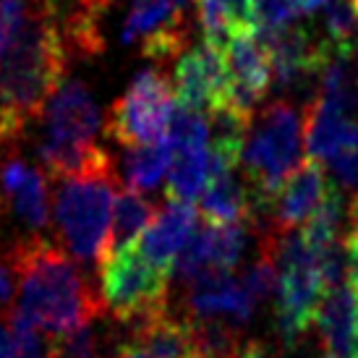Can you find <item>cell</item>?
<instances>
[{"label":"cell","instance_id":"d6a6232c","mask_svg":"<svg viewBox=\"0 0 358 358\" xmlns=\"http://www.w3.org/2000/svg\"><path fill=\"white\" fill-rule=\"evenodd\" d=\"M356 76H358V55H356Z\"/></svg>","mask_w":358,"mask_h":358},{"label":"cell","instance_id":"7c38bea8","mask_svg":"<svg viewBox=\"0 0 358 358\" xmlns=\"http://www.w3.org/2000/svg\"><path fill=\"white\" fill-rule=\"evenodd\" d=\"M327 189L329 186L322 159H303L299 168L285 178L282 189L278 191V196L269 207L275 233H290L299 225H306L308 217L324 201Z\"/></svg>","mask_w":358,"mask_h":358},{"label":"cell","instance_id":"5bb4252c","mask_svg":"<svg viewBox=\"0 0 358 358\" xmlns=\"http://www.w3.org/2000/svg\"><path fill=\"white\" fill-rule=\"evenodd\" d=\"M194 233H196V209L189 201L170 199L155 215L136 246L155 267L173 275V267L183 249L189 246V241L194 238Z\"/></svg>","mask_w":358,"mask_h":358},{"label":"cell","instance_id":"5b68a950","mask_svg":"<svg viewBox=\"0 0 358 358\" xmlns=\"http://www.w3.org/2000/svg\"><path fill=\"white\" fill-rule=\"evenodd\" d=\"M278 264V293H275V329L280 340L293 348L317 319V308L327 293L319 259L299 233H272L264 241Z\"/></svg>","mask_w":358,"mask_h":358},{"label":"cell","instance_id":"e0dca14e","mask_svg":"<svg viewBox=\"0 0 358 358\" xmlns=\"http://www.w3.org/2000/svg\"><path fill=\"white\" fill-rule=\"evenodd\" d=\"M254 199L238 168H209V183L201 191V215L215 225L249 222Z\"/></svg>","mask_w":358,"mask_h":358},{"label":"cell","instance_id":"3957f363","mask_svg":"<svg viewBox=\"0 0 358 358\" xmlns=\"http://www.w3.org/2000/svg\"><path fill=\"white\" fill-rule=\"evenodd\" d=\"M115 170H94L84 176L55 180L52 217L60 249L76 264L102 267L113 243V209H115Z\"/></svg>","mask_w":358,"mask_h":358},{"label":"cell","instance_id":"2e32d148","mask_svg":"<svg viewBox=\"0 0 358 358\" xmlns=\"http://www.w3.org/2000/svg\"><path fill=\"white\" fill-rule=\"evenodd\" d=\"M314 324L324 345V358H358V299L350 285L324 293Z\"/></svg>","mask_w":358,"mask_h":358},{"label":"cell","instance_id":"9c48e42d","mask_svg":"<svg viewBox=\"0 0 358 358\" xmlns=\"http://www.w3.org/2000/svg\"><path fill=\"white\" fill-rule=\"evenodd\" d=\"M222 55L228 69V102L254 115L272 90V63L267 45L262 42L257 29H246L233 34L222 45Z\"/></svg>","mask_w":358,"mask_h":358},{"label":"cell","instance_id":"484cf974","mask_svg":"<svg viewBox=\"0 0 358 358\" xmlns=\"http://www.w3.org/2000/svg\"><path fill=\"white\" fill-rule=\"evenodd\" d=\"M52 350L60 358H100V338H97L94 322L73 329L63 338H55L52 340Z\"/></svg>","mask_w":358,"mask_h":358},{"label":"cell","instance_id":"f546056e","mask_svg":"<svg viewBox=\"0 0 358 358\" xmlns=\"http://www.w3.org/2000/svg\"><path fill=\"white\" fill-rule=\"evenodd\" d=\"M0 358H19L13 335H10V329L3 327V324H0Z\"/></svg>","mask_w":358,"mask_h":358},{"label":"cell","instance_id":"8992f818","mask_svg":"<svg viewBox=\"0 0 358 358\" xmlns=\"http://www.w3.org/2000/svg\"><path fill=\"white\" fill-rule=\"evenodd\" d=\"M168 272L155 267L139 246L113 251L100 267L105 311L120 322L139 324L168 308Z\"/></svg>","mask_w":358,"mask_h":358},{"label":"cell","instance_id":"1f68e13d","mask_svg":"<svg viewBox=\"0 0 358 358\" xmlns=\"http://www.w3.org/2000/svg\"><path fill=\"white\" fill-rule=\"evenodd\" d=\"M296 3V10L299 13H314V10L324 8L329 0H293Z\"/></svg>","mask_w":358,"mask_h":358},{"label":"cell","instance_id":"277c9868","mask_svg":"<svg viewBox=\"0 0 358 358\" xmlns=\"http://www.w3.org/2000/svg\"><path fill=\"white\" fill-rule=\"evenodd\" d=\"M303 120L288 102H272L262 110L257 126L241 152L243 178L249 183L254 209H269L282 183L301 159Z\"/></svg>","mask_w":358,"mask_h":358},{"label":"cell","instance_id":"30bf717a","mask_svg":"<svg viewBox=\"0 0 358 358\" xmlns=\"http://www.w3.org/2000/svg\"><path fill=\"white\" fill-rule=\"evenodd\" d=\"M176 100L180 108L204 115L230 100L228 69L220 45L204 40L180 55L176 66Z\"/></svg>","mask_w":358,"mask_h":358},{"label":"cell","instance_id":"d6986e66","mask_svg":"<svg viewBox=\"0 0 358 358\" xmlns=\"http://www.w3.org/2000/svg\"><path fill=\"white\" fill-rule=\"evenodd\" d=\"M170 162H173V147L168 139L157 144L131 147L123 162V178H126L129 191H136V194L155 191L168 176Z\"/></svg>","mask_w":358,"mask_h":358},{"label":"cell","instance_id":"8fae6325","mask_svg":"<svg viewBox=\"0 0 358 358\" xmlns=\"http://www.w3.org/2000/svg\"><path fill=\"white\" fill-rule=\"evenodd\" d=\"M246 243H249L246 222H236V225L209 222L194 233V238L176 262L173 275L183 285H191L215 272H233L246 251Z\"/></svg>","mask_w":358,"mask_h":358},{"label":"cell","instance_id":"603a6c76","mask_svg":"<svg viewBox=\"0 0 358 358\" xmlns=\"http://www.w3.org/2000/svg\"><path fill=\"white\" fill-rule=\"evenodd\" d=\"M324 42L338 55L350 58L358 40V0H329L324 6Z\"/></svg>","mask_w":358,"mask_h":358},{"label":"cell","instance_id":"ac0fdd59","mask_svg":"<svg viewBox=\"0 0 358 358\" xmlns=\"http://www.w3.org/2000/svg\"><path fill=\"white\" fill-rule=\"evenodd\" d=\"M196 13L204 40L220 48L233 34L254 29V0H196Z\"/></svg>","mask_w":358,"mask_h":358},{"label":"cell","instance_id":"44dd1931","mask_svg":"<svg viewBox=\"0 0 358 358\" xmlns=\"http://www.w3.org/2000/svg\"><path fill=\"white\" fill-rule=\"evenodd\" d=\"M155 220V207L136 191H120L115 196V209H113V243L110 254L120 249L136 246L144 230L150 228ZM108 262V259H105Z\"/></svg>","mask_w":358,"mask_h":358},{"label":"cell","instance_id":"f1b7e54d","mask_svg":"<svg viewBox=\"0 0 358 358\" xmlns=\"http://www.w3.org/2000/svg\"><path fill=\"white\" fill-rule=\"evenodd\" d=\"M113 358H152V356H150V350L144 348V343H141L136 335H131L129 340H123L118 348H115Z\"/></svg>","mask_w":358,"mask_h":358},{"label":"cell","instance_id":"4dcf8cb0","mask_svg":"<svg viewBox=\"0 0 358 358\" xmlns=\"http://www.w3.org/2000/svg\"><path fill=\"white\" fill-rule=\"evenodd\" d=\"M238 358H275V356H272L262 343H246V345L241 348Z\"/></svg>","mask_w":358,"mask_h":358},{"label":"cell","instance_id":"83f0119b","mask_svg":"<svg viewBox=\"0 0 358 358\" xmlns=\"http://www.w3.org/2000/svg\"><path fill=\"white\" fill-rule=\"evenodd\" d=\"M345 267H348V285L353 288V293H358V220L350 222V230L345 241Z\"/></svg>","mask_w":358,"mask_h":358},{"label":"cell","instance_id":"cb8c5ba5","mask_svg":"<svg viewBox=\"0 0 358 358\" xmlns=\"http://www.w3.org/2000/svg\"><path fill=\"white\" fill-rule=\"evenodd\" d=\"M241 285L246 288V293H249L251 301H254L257 306L262 303V301H267L269 296L278 293V264H275L272 251L264 249V254L243 272Z\"/></svg>","mask_w":358,"mask_h":358},{"label":"cell","instance_id":"ffe728a7","mask_svg":"<svg viewBox=\"0 0 358 358\" xmlns=\"http://www.w3.org/2000/svg\"><path fill=\"white\" fill-rule=\"evenodd\" d=\"M209 183V147L173 150L168 170V196L176 201H194Z\"/></svg>","mask_w":358,"mask_h":358},{"label":"cell","instance_id":"9a60e30c","mask_svg":"<svg viewBox=\"0 0 358 358\" xmlns=\"http://www.w3.org/2000/svg\"><path fill=\"white\" fill-rule=\"evenodd\" d=\"M257 303L230 272H215L189 285V319H222L243 324L254 317Z\"/></svg>","mask_w":358,"mask_h":358},{"label":"cell","instance_id":"7402d4cb","mask_svg":"<svg viewBox=\"0 0 358 358\" xmlns=\"http://www.w3.org/2000/svg\"><path fill=\"white\" fill-rule=\"evenodd\" d=\"M196 358H238L241 345L236 324L222 319H189Z\"/></svg>","mask_w":358,"mask_h":358},{"label":"cell","instance_id":"6da1fadb","mask_svg":"<svg viewBox=\"0 0 358 358\" xmlns=\"http://www.w3.org/2000/svg\"><path fill=\"white\" fill-rule=\"evenodd\" d=\"M8 259L19 288L13 308L37 329L63 338L105 314L100 290L84 280L79 264L66 251L42 236L13 241Z\"/></svg>","mask_w":358,"mask_h":358},{"label":"cell","instance_id":"7a4b0ae2","mask_svg":"<svg viewBox=\"0 0 358 358\" xmlns=\"http://www.w3.org/2000/svg\"><path fill=\"white\" fill-rule=\"evenodd\" d=\"M42 136L37 159L50 178L84 176L113 168L110 155L97 144L100 115L81 81H63L40 113Z\"/></svg>","mask_w":358,"mask_h":358},{"label":"cell","instance_id":"52a82bcc","mask_svg":"<svg viewBox=\"0 0 358 358\" xmlns=\"http://www.w3.org/2000/svg\"><path fill=\"white\" fill-rule=\"evenodd\" d=\"M176 108L178 100L168 76L157 69L141 71L110 110V136L129 150L165 141Z\"/></svg>","mask_w":358,"mask_h":358},{"label":"cell","instance_id":"ba28073f","mask_svg":"<svg viewBox=\"0 0 358 358\" xmlns=\"http://www.w3.org/2000/svg\"><path fill=\"white\" fill-rule=\"evenodd\" d=\"M189 0H131L120 40L126 45L141 42V50L150 60L162 63L183 55L189 37Z\"/></svg>","mask_w":358,"mask_h":358},{"label":"cell","instance_id":"4fadbf2b","mask_svg":"<svg viewBox=\"0 0 358 358\" xmlns=\"http://www.w3.org/2000/svg\"><path fill=\"white\" fill-rule=\"evenodd\" d=\"M356 94L335 97L317 92L303 113V141L314 159H332L345 150V139L353 126Z\"/></svg>","mask_w":358,"mask_h":358},{"label":"cell","instance_id":"d4e9b609","mask_svg":"<svg viewBox=\"0 0 358 358\" xmlns=\"http://www.w3.org/2000/svg\"><path fill=\"white\" fill-rule=\"evenodd\" d=\"M299 16L293 0H254V29L262 37L293 27Z\"/></svg>","mask_w":358,"mask_h":358},{"label":"cell","instance_id":"4316f807","mask_svg":"<svg viewBox=\"0 0 358 358\" xmlns=\"http://www.w3.org/2000/svg\"><path fill=\"white\" fill-rule=\"evenodd\" d=\"M13 290H16V275L10 267L8 251L0 254V311L8 314L13 308Z\"/></svg>","mask_w":358,"mask_h":358}]
</instances>
